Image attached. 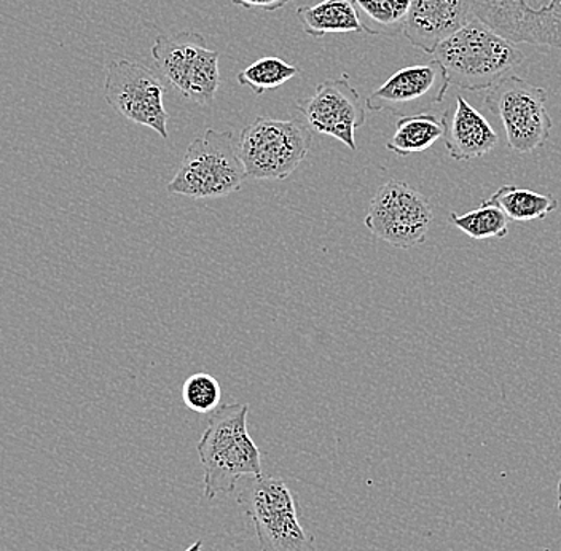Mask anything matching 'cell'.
I'll return each instance as SVG.
<instances>
[{"mask_svg": "<svg viewBox=\"0 0 561 551\" xmlns=\"http://www.w3.org/2000/svg\"><path fill=\"white\" fill-rule=\"evenodd\" d=\"M248 416V403H231L210 414L196 447L206 500L233 493L243 479L263 475L262 451L249 435Z\"/></svg>", "mask_w": 561, "mask_h": 551, "instance_id": "cell-1", "label": "cell"}, {"mask_svg": "<svg viewBox=\"0 0 561 551\" xmlns=\"http://www.w3.org/2000/svg\"><path fill=\"white\" fill-rule=\"evenodd\" d=\"M434 59L450 85L466 91L490 90L524 61V53L476 16L438 45Z\"/></svg>", "mask_w": 561, "mask_h": 551, "instance_id": "cell-2", "label": "cell"}, {"mask_svg": "<svg viewBox=\"0 0 561 551\" xmlns=\"http://www.w3.org/2000/svg\"><path fill=\"white\" fill-rule=\"evenodd\" d=\"M245 179L233 133L206 129L192 140L167 188L191 199H216L241 190Z\"/></svg>", "mask_w": 561, "mask_h": 551, "instance_id": "cell-3", "label": "cell"}, {"mask_svg": "<svg viewBox=\"0 0 561 551\" xmlns=\"http://www.w3.org/2000/svg\"><path fill=\"white\" fill-rule=\"evenodd\" d=\"M238 504L254 526L261 551H316L314 536L301 526L296 497L283 479H249Z\"/></svg>", "mask_w": 561, "mask_h": 551, "instance_id": "cell-4", "label": "cell"}, {"mask_svg": "<svg viewBox=\"0 0 561 551\" xmlns=\"http://www.w3.org/2000/svg\"><path fill=\"white\" fill-rule=\"evenodd\" d=\"M313 129L289 118L257 117L238 138V152L245 174L255 181H284L296 173L310 153Z\"/></svg>", "mask_w": 561, "mask_h": 551, "instance_id": "cell-5", "label": "cell"}, {"mask_svg": "<svg viewBox=\"0 0 561 551\" xmlns=\"http://www.w3.org/2000/svg\"><path fill=\"white\" fill-rule=\"evenodd\" d=\"M158 72L192 103H213L220 85L219 51L198 33L158 35L152 45Z\"/></svg>", "mask_w": 561, "mask_h": 551, "instance_id": "cell-6", "label": "cell"}, {"mask_svg": "<svg viewBox=\"0 0 561 551\" xmlns=\"http://www.w3.org/2000/svg\"><path fill=\"white\" fill-rule=\"evenodd\" d=\"M486 107L503 123L507 146L518 156H528L546 146L552 131L547 108V91L517 76L504 77L490 88Z\"/></svg>", "mask_w": 561, "mask_h": 551, "instance_id": "cell-7", "label": "cell"}, {"mask_svg": "<svg viewBox=\"0 0 561 551\" xmlns=\"http://www.w3.org/2000/svg\"><path fill=\"white\" fill-rule=\"evenodd\" d=\"M434 220L430 199L402 181L386 182L368 206L364 223L374 237L392 248H419Z\"/></svg>", "mask_w": 561, "mask_h": 551, "instance_id": "cell-8", "label": "cell"}, {"mask_svg": "<svg viewBox=\"0 0 561 551\" xmlns=\"http://www.w3.org/2000/svg\"><path fill=\"white\" fill-rule=\"evenodd\" d=\"M164 88L160 76L131 59H115L105 76L104 97L122 117L153 129L168 139V115Z\"/></svg>", "mask_w": 561, "mask_h": 551, "instance_id": "cell-9", "label": "cell"}, {"mask_svg": "<svg viewBox=\"0 0 561 551\" xmlns=\"http://www.w3.org/2000/svg\"><path fill=\"white\" fill-rule=\"evenodd\" d=\"M471 7L512 44L561 48V0H471Z\"/></svg>", "mask_w": 561, "mask_h": 551, "instance_id": "cell-10", "label": "cell"}, {"mask_svg": "<svg viewBox=\"0 0 561 551\" xmlns=\"http://www.w3.org/2000/svg\"><path fill=\"white\" fill-rule=\"evenodd\" d=\"M297 108L314 133L331 136L356 152V129L366 125L367 107L348 73L319 83L313 96L298 101Z\"/></svg>", "mask_w": 561, "mask_h": 551, "instance_id": "cell-11", "label": "cell"}, {"mask_svg": "<svg viewBox=\"0 0 561 551\" xmlns=\"http://www.w3.org/2000/svg\"><path fill=\"white\" fill-rule=\"evenodd\" d=\"M448 88L447 72L433 59L427 65L409 66L392 73L367 97L366 107L401 118L427 114L445 100Z\"/></svg>", "mask_w": 561, "mask_h": 551, "instance_id": "cell-12", "label": "cell"}, {"mask_svg": "<svg viewBox=\"0 0 561 551\" xmlns=\"http://www.w3.org/2000/svg\"><path fill=\"white\" fill-rule=\"evenodd\" d=\"M472 18L471 0H410L402 34L412 47L434 55L442 42L461 30Z\"/></svg>", "mask_w": 561, "mask_h": 551, "instance_id": "cell-13", "label": "cell"}, {"mask_svg": "<svg viewBox=\"0 0 561 551\" xmlns=\"http://www.w3.org/2000/svg\"><path fill=\"white\" fill-rule=\"evenodd\" d=\"M440 122L448 156L456 161L489 156L500 144L493 126L462 96H456L455 107L445 111Z\"/></svg>", "mask_w": 561, "mask_h": 551, "instance_id": "cell-14", "label": "cell"}, {"mask_svg": "<svg viewBox=\"0 0 561 551\" xmlns=\"http://www.w3.org/2000/svg\"><path fill=\"white\" fill-rule=\"evenodd\" d=\"M297 16L304 33L314 38L366 33L354 0H321L313 5L298 7Z\"/></svg>", "mask_w": 561, "mask_h": 551, "instance_id": "cell-15", "label": "cell"}, {"mask_svg": "<svg viewBox=\"0 0 561 551\" xmlns=\"http://www.w3.org/2000/svg\"><path fill=\"white\" fill-rule=\"evenodd\" d=\"M489 205L497 206L514 222H533L546 219L559 207L556 196L542 195L517 185H503L486 199Z\"/></svg>", "mask_w": 561, "mask_h": 551, "instance_id": "cell-16", "label": "cell"}, {"mask_svg": "<svg viewBox=\"0 0 561 551\" xmlns=\"http://www.w3.org/2000/svg\"><path fill=\"white\" fill-rule=\"evenodd\" d=\"M444 138L440 118L433 114L410 115L399 118L394 135L386 142V149L398 157H409L430 150Z\"/></svg>", "mask_w": 561, "mask_h": 551, "instance_id": "cell-17", "label": "cell"}, {"mask_svg": "<svg viewBox=\"0 0 561 551\" xmlns=\"http://www.w3.org/2000/svg\"><path fill=\"white\" fill-rule=\"evenodd\" d=\"M450 220L456 228L468 234L472 240L482 241L490 238H506L508 233V217L497 206L483 202L479 209L469 213H451Z\"/></svg>", "mask_w": 561, "mask_h": 551, "instance_id": "cell-18", "label": "cell"}, {"mask_svg": "<svg viewBox=\"0 0 561 551\" xmlns=\"http://www.w3.org/2000/svg\"><path fill=\"white\" fill-rule=\"evenodd\" d=\"M298 72L300 69L284 59L266 56L238 72L237 80L241 87L251 88L257 96H262L266 91L275 90L289 82Z\"/></svg>", "mask_w": 561, "mask_h": 551, "instance_id": "cell-19", "label": "cell"}, {"mask_svg": "<svg viewBox=\"0 0 561 551\" xmlns=\"http://www.w3.org/2000/svg\"><path fill=\"white\" fill-rule=\"evenodd\" d=\"M374 26L370 34L399 35L409 16L410 0H354Z\"/></svg>", "mask_w": 561, "mask_h": 551, "instance_id": "cell-20", "label": "cell"}, {"mask_svg": "<svg viewBox=\"0 0 561 551\" xmlns=\"http://www.w3.org/2000/svg\"><path fill=\"white\" fill-rule=\"evenodd\" d=\"M182 400L192 412L214 413L222 400V388L213 375L195 374L185 379L182 386Z\"/></svg>", "mask_w": 561, "mask_h": 551, "instance_id": "cell-21", "label": "cell"}, {"mask_svg": "<svg viewBox=\"0 0 561 551\" xmlns=\"http://www.w3.org/2000/svg\"><path fill=\"white\" fill-rule=\"evenodd\" d=\"M234 5L245 10H263V12H276L284 9L290 0H231Z\"/></svg>", "mask_w": 561, "mask_h": 551, "instance_id": "cell-22", "label": "cell"}, {"mask_svg": "<svg viewBox=\"0 0 561 551\" xmlns=\"http://www.w3.org/2000/svg\"><path fill=\"white\" fill-rule=\"evenodd\" d=\"M203 550V540H196V542H193L191 547H188L187 550L184 551H202Z\"/></svg>", "mask_w": 561, "mask_h": 551, "instance_id": "cell-23", "label": "cell"}, {"mask_svg": "<svg viewBox=\"0 0 561 551\" xmlns=\"http://www.w3.org/2000/svg\"><path fill=\"white\" fill-rule=\"evenodd\" d=\"M557 505H559V512L561 517V473L559 480V487H557Z\"/></svg>", "mask_w": 561, "mask_h": 551, "instance_id": "cell-24", "label": "cell"}]
</instances>
